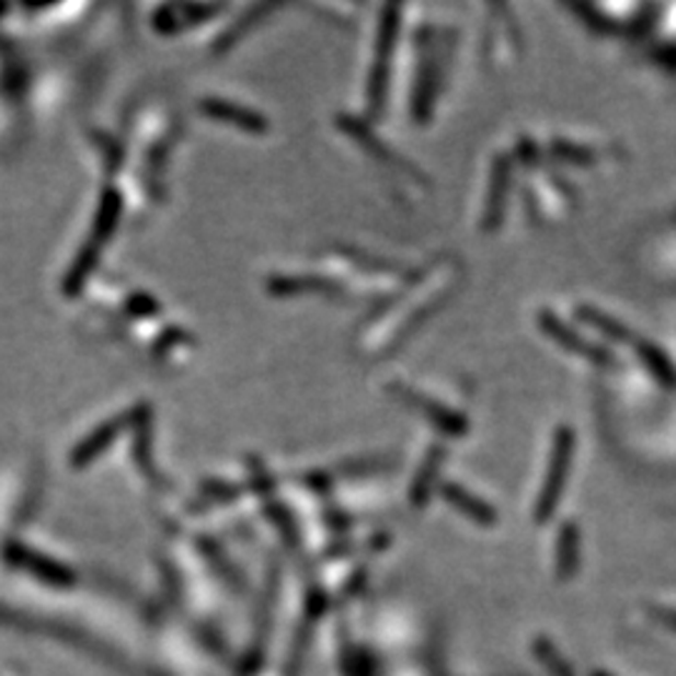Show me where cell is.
<instances>
[{
  "label": "cell",
  "instance_id": "5b68a950",
  "mask_svg": "<svg viewBox=\"0 0 676 676\" xmlns=\"http://www.w3.org/2000/svg\"><path fill=\"white\" fill-rule=\"evenodd\" d=\"M508 181H512V163H508L506 156H499L494 163V171H491V188H489V198H486V208H484L486 231H494V228L502 224Z\"/></svg>",
  "mask_w": 676,
  "mask_h": 676
},
{
  "label": "cell",
  "instance_id": "3957f363",
  "mask_svg": "<svg viewBox=\"0 0 676 676\" xmlns=\"http://www.w3.org/2000/svg\"><path fill=\"white\" fill-rule=\"evenodd\" d=\"M200 108H204L206 116L228 123V126L241 128L245 134H266L268 130V121L261 116V113L243 108L239 103L231 101H221V99H206L200 103Z\"/></svg>",
  "mask_w": 676,
  "mask_h": 676
},
{
  "label": "cell",
  "instance_id": "30bf717a",
  "mask_svg": "<svg viewBox=\"0 0 676 676\" xmlns=\"http://www.w3.org/2000/svg\"><path fill=\"white\" fill-rule=\"evenodd\" d=\"M268 11H274V5H256V8H251V11H245V15L241 18L243 23H239V25H233L231 31L228 33H224V38H221V43H218V50H226L228 46H233L236 41L241 38V35L245 33V28H249V21L253 23L256 21L259 15H263V13H268Z\"/></svg>",
  "mask_w": 676,
  "mask_h": 676
},
{
  "label": "cell",
  "instance_id": "9c48e42d",
  "mask_svg": "<svg viewBox=\"0 0 676 676\" xmlns=\"http://www.w3.org/2000/svg\"><path fill=\"white\" fill-rule=\"evenodd\" d=\"M444 494L451 499V504H456L461 508V512H467V514H473V516H479V519H489V516H494L489 512V508L479 502V499H473L469 491H463L461 486H446L444 489Z\"/></svg>",
  "mask_w": 676,
  "mask_h": 676
},
{
  "label": "cell",
  "instance_id": "277c9868",
  "mask_svg": "<svg viewBox=\"0 0 676 676\" xmlns=\"http://www.w3.org/2000/svg\"><path fill=\"white\" fill-rule=\"evenodd\" d=\"M339 126L346 130L348 136H354L358 144H362L368 153H374L376 158H381L383 163H393L397 165L399 171H406V173H411L414 175V179H419V181H424V175H421L414 165H409V163H403L401 158L391 151V148H386L383 144H381V138L376 136V134H371V130H368V126L366 123H362L358 118H348V116H341L339 118Z\"/></svg>",
  "mask_w": 676,
  "mask_h": 676
},
{
  "label": "cell",
  "instance_id": "6da1fadb",
  "mask_svg": "<svg viewBox=\"0 0 676 676\" xmlns=\"http://www.w3.org/2000/svg\"><path fill=\"white\" fill-rule=\"evenodd\" d=\"M572 454H574V432L564 426L557 432L554 449H551L547 481H543L541 502H539V514L541 516H547L557 504L559 491H561V486H564V477H566L569 461H572Z\"/></svg>",
  "mask_w": 676,
  "mask_h": 676
},
{
  "label": "cell",
  "instance_id": "8992f818",
  "mask_svg": "<svg viewBox=\"0 0 676 676\" xmlns=\"http://www.w3.org/2000/svg\"><path fill=\"white\" fill-rule=\"evenodd\" d=\"M539 326H541V331L547 333L549 339H554L557 344H561L564 346L566 351H574V354H582V356H599L596 354V351L589 346V344H584L582 339L576 336L574 331H569L564 323H561L554 313H549V311H541L539 313Z\"/></svg>",
  "mask_w": 676,
  "mask_h": 676
},
{
  "label": "cell",
  "instance_id": "7a4b0ae2",
  "mask_svg": "<svg viewBox=\"0 0 676 676\" xmlns=\"http://www.w3.org/2000/svg\"><path fill=\"white\" fill-rule=\"evenodd\" d=\"M393 391L399 393V397L409 403V406H414L421 416H426L436 428H442L444 434L449 436H463L469 432L467 419L461 414H456L454 409H446L444 403H438L434 399L424 397V393H419L414 389H409V386H393Z\"/></svg>",
  "mask_w": 676,
  "mask_h": 676
},
{
  "label": "cell",
  "instance_id": "ba28073f",
  "mask_svg": "<svg viewBox=\"0 0 676 676\" xmlns=\"http://www.w3.org/2000/svg\"><path fill=\"white\" fill-rule=\"evenodd\" d=\"M442 461H444V449H442V446H434V449L426 454L424 467H421L419 477H416V484H414V496H416L419 504H421V499L426 496L428 486L434 484L436 473H438V469H442Z\"/></svg>",
  "mask_w": 676,
  "mask_h": 676
},
{
  "label": "cell",
  "instance_id": "52a82bcc",
  "mask_svg": "<svg viewBox=\"0 0 676 676\" xmlns=\"http://www.w3.org/2000/svg\"><path fill=\"white\" fill-rule=\"evenodd\" d=\"M268 288L278 296L286 294H333L339 291L336 286L329 284V280L316 278V276H291V278H274L268 284Z\"/></svg>",
  "mask_w": 676,
  "mask_h": 676
}]
</instances>
